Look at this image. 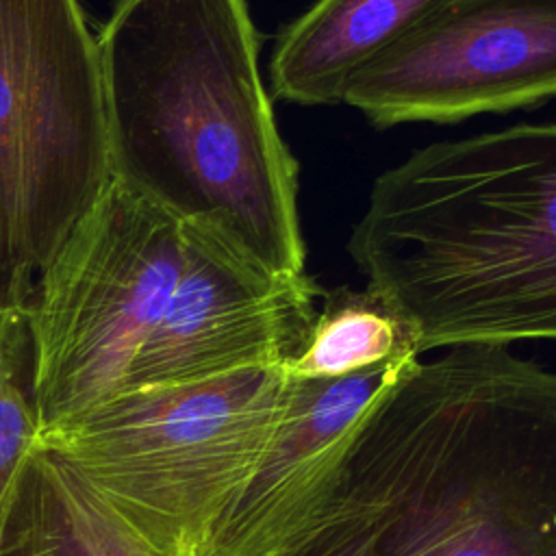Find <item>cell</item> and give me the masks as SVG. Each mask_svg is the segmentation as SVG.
<instances>
[{
    "label": "cell",
    "instance_id": "1",
    "mask_svg": "<svg viewBox=\"0 0 556 556\" xmlns=\"http://www.w3.org/2000/svg\"><path fill=\"white\" fill-rule=\"evenodd\" d=\"M274 556H556V371L506 345L417 361L367 408L328 508Z\"/></svg>",
    "mask_w": 556,
    "mask_h": 556
},
{
    "label": "cell",
    "instance_id": "2",
    "mask_svg": "<svg viewBox=\"0 0 556 556\" xmlns=\"http://www.w3.org/2000/svg\"><path fill=\"white\" fill-rule=\"evenodd\" d=\"M98 39L111 180L276 276H302L298 161L245 0H117Z\"/></svg>",
    "mask_w": 556,
    "mask_h": 556
},
{
    "label": "cell",
    "instance_id": "3",
    "mask_svg": "<svg viewBox=\"0 0 556 556\" xmlns=\"http://www.w3.org/2000/svg\"><path fill=\"white\" fill-rule=\"evenodd\" d=\"M348 252L419 352L556 341V124L415 150L374 180Z\"/></svg>",
    "mask_w": 556,
    "mask_h": 556
},
{
    "label": "cell",
    "instance_id": "4",
    "mask_svg": "<svg viewBox=\"0 0 556 556\" xmlns=\"http://www.w3.org/2000/svg\"><path fill=\"white\" fill-rule=\"evenodd\" d=\"M282 365L119 391L46 428L61 458L148 545L198 556L261 463L287 406Z\"/></svg>",
    "mask_w": 556,
    "mask_h": 556
},
{
    "label": "cell",
    "instance_id": "5",
    "mask_svg": "<svg viewBox=\"0 0 556 556\" xmlns=\"http://www.w3.org/2000/svg\"><path fill=\"white\" fill-rule=\"evenodd\" d=\"M109 182L100 52L78 0H0V304H30Z\"/></svg>",
    "mask_w": 556,
    "mask_h": 556
},
{
    "label": "cell",
    "instance_id": "6",
    "mask_svg": "<svg viewBox=\"0 0 556 556\" xmlns=\"http://www.w3.org/2000/svg\"><path fill=\"white\" fill-rule=\"evenodd\" d=\"M180 265V222L111 180L28 304L39 432L119 391Z\"/></svg>",
    "mask_w": 556,
    "mask_h": 556
},
{
    "label": "cell",
    "instance_id": "7",
    "mask_svg": "<svg viewBox=\"0 0 556 556\" xmlns=\"http://www.w3.org/2000/svg\"><path fill=\"white\" fill-rule=\"evenodd\" d=\"M556 100V0H447L345 93L374 126L452 124Z\"/></svg>",
    "mask_w": 556,
    "mask_h": 556
},
{
    "label": "cell",
    "instance_id": "8",
    "mask_svg": "<svg viewBox=\"0 0 556 556\" xmlns=\"http://www.w3.org/2000/svg\"><path fill=\"white\" fill-rule=\"evenodd\" d=\"M180 235V274L119 391L285 365L317 315L324 289L306 274H269L193 224Z\"/></svg>",
    "mask_w": 556,
    "mask_h": 556
},
{
    "label": "cell",
    "instance_id": "9",
    "mask_svg": "<svg viewBox=\"0 0 556 556\" xmlns=\"http://www.w3.org/2000/svg\"><path fill=\"white\" fill-rule=\"evenodd\" d=\"M419 356L337 378H289L287 406L254 473L217 517L198 556H274L332 502L367 408Z\"/></svg>",
    "mask_w": 556,
    "mask_h": 556
},
{
    "label": "cell",
    "instance_id": "10",
    "mask_svg": "<svg viewBox=\"0 0 556 556\" xmlns=\"http://www.w3.org/2000/svg\"><path fill=\"white\" fill-rule=\"evenodd\" d=\"M447 0H315L278 33L269 59L271 98L341 104L354 78Z\"/></svg>",
    "mask_w": 556,
    "mask_h": 556
},
{
    "label": "cell",
    "instance_id": "11",
    "mask_svg": "<svg viewBox=\"0 0 556 556\" xmlns=\"http://www.w3.org/2000/svg\"><path fill=\"white\" fill-rule=\"evenodd\" d=\"M0 556H165L61 458L37 443L11 486Z\"/></svg>",
    "mask_w": 556,
    "mask_h": 556
},
{
    "label": "cell",
    "instance_id": "12",
    "mask_svg": "<svg viewBox=\"0 0 556 556\" xmlns=\"http://www.w3.org/2000/svg\"><path fill=\"white\" fill-rule=\"evenodd\" d=\"M419 354L413 324L376 289L337 287L321 293L302 348L282 369L289 378H337Z\"/></svg>",
    "mask_w": 556,
    "mask_h": 556
},
{
    "label": "cell",
    "instance_id": "13",
    "mask_svg": "<svg viewBox=\"0 0 556 556\" xmlns=\"http://www.w3.org/2000/svg\"><path fill=\"white\" fill-rule=\"evenodd\" d=\"M37 432L28 306L0 304V526L11 486Z\"/></svg>",
    "mask_w": 556,
    "mask_h": 556
}]
</instances>
